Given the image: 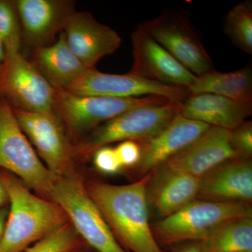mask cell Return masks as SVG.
Instances as JSON below:
<instances>
[{"mask_svg": "<svg viewBox=\"0 0 252 252\" xmlns=\"http://www.w3.org/2000/svg\"><path fill=\"white\" fill-rule=\"evenodd\" d=\"M199 243L203 252L252 251V217L225 222Z\"/></svg>", "mask_w": 252, "mask_h": 252, "instance_id": "obj_22", "label": "cell"}, {"mask_svg": "<svg viewBox=\"0 0 252 252\" xmlns=\"http://www.w3.org/2000/svg\"><path fill=\"white\" fill-rule=\"evenodd\" d=\"M175 252H203V251L200 248L199 242H196V243L185 245V246L178 249Z\"/></svg>", "mask_w": 252, "mask_h": 252, "instance_id": "obj_30", "label": "cell"}, {"mask_svg": "<svg viewBox=\"0 0 252 252\" xmlns=\"http://www.w3.org/2000/svg\"><path fill=\"white\" fill-rule=\"evenodd\" d=\"M8 200V195L6 193V189L4 185H3L2 181L0 178V209L2 208L4 204L6 203Z\"/></svg>", "mask_w": 252, "mask_h": 252, "instance_id": "obj_31", "label": "cell"}, {"mask_svg": "<svg viewBox=\"0 0 252 252\" xmlns=\"http://www.w3.org/2000/svg\"><path fill=\"white\" fill-rule=\"evenodd\" d=\"M131 41L134 59L131 74L187 89L196 79L193 73L151 37L141 25L132 33Z\"/></svg>", "mask_w": 252, "mask_h": 252, "instance_id": "obj_13", "label": "cell"}, {"mask_svg": "<svg viewBox=\"0 0 252 252\" xmlns=\"http://www.w3.org/2000/svg\"><path fill=\"white\" fill-rule=\"evenodd\" d=\"M55 97L56 115L74 136L91 132L104 123L134 107L169 101L156 96L119 98L79 95L57 89H55Z\"/></svg>", "mask_w": 252, "mask_h": 252, "instance_id": "obj_8", "label": "cell"}, {"mask_svg": "<svg viewBox=\"0 0 252 252\" xmlns=\"http://www.w3.org/2000/svg\"><path fill=\"white\" fill-rule=\"evenodd\" d=\"M28 59L57 90H67L88 70L68 47L63 32L56 41L34 50Z\"/></svg>", "mask_w": 252, "mask_h": 252, "instance_id": "obj_19", "label": "cell"}, {"mask_svg": "<svg viewBox=\"0 0 252 252\" xmlns=\"http://www.w3.org/2000/svg\"><path fill=\"white\" fill-rule=\"evenodd\" d=\"M0 167L36 191L49 195L57 176L44 166L18 125L11 105L0 95Z\"/></svg>", "mask_w": 252, "mask_h": 252, "instance_id": "obj_7", "label": "cell"}, {"mask_svg": "<svg viewBox=\"0 0 252 252\" xmlns=\"http://www.w3.org/2000/svg\"><path fill=\"white\" fill-rule=\"evenodd\" d=\"M211 126L187 119L177 114L157 135L137 141L141 148L140 161L136 165L142 175L156 169L198 139Z\"/></svg>", "mask_w": 252, "mask_h": 252, "instance_id": "obj_16", "label": "cell"}, {"mask_svg": "<svg viewBox=\"0 0 252 252\" xmlns=\"http://www.w3.org/2000/svg\"><path fill=\"white\" fill-rule=\"evenodd\" d=\"M6 49L0 74V95L14 109L56 116L55 89L20 51Z\"/></svg>", "mask_w": 252, "mask_h": 252, "instance_id": "obj_6", "label": "cell"}, {"mask_svg": "<svg viewBox=\"0 0 252 252\" xmlns=\"http://www.w3.org/2000/svg\"><path fill=\"white\" fill-rule=\"evenodd\" d=\"M0 178L10 202L0 252H22L65 224L67 217L57 204L33 195L9 174Z\"/></svg>", "mask_w": 252, "mask_h": 252, "instance_id": "obj_2", "label": "cell"}, {"mask_svg": "<svg viewBox=\"0 0 252 252\" xmlns=\"http://www.w3.org/2000/svg\"><path fill=\"white\" fill-rule=\"evenodd\" d=\"M94 161L97 170L105 174H115L122 168L115 149L107 146L94 152Z\"/></svg>", "mask_w": 252, "mask_h": 252, "instance_id": "obj_27", "label": "cell"}, {"mask_svg": "<svg viewBox=\"0 0 252 252\" xmlns=\"http://www.w3.org/2000/svg\"><path fill=\"white\" fill-rule=\"evenodd\" d=\"M224 32L233 44L246 54H252V3L245 1L228 11Z\"/></svg>", "mask_w": 252, "mask_h": 252, "instance_id": "obj_23", "label": "cell"}, {"mask_svg": "<svg viewBox=\"0 0 252 252\" xmlns=\"http://www.w3.org/2000/svg\"><path fill=\"white\" fill-rule=\"evenodd\" d=\"M155 180L147 192L148 200L162 218L171 215L197 199L200 178L180 172L156 169Z\"/></svg>", "mask_w": 252, "mask_h": 252, "instance_id": "obj_20", "label": "cell"}, {"mask_svg": "<svg viewBox=\"0 0 252 252\" xmlns=\"http://www.w3.org/2000/svg\"><path fill=\"white\" fill-rule=\"evenodd\" d=\"M13 110L18 125L34 144L47 168L57 177L63 175L70 162L73 149L59 118L18 109Z\"/></svg>", "mask_w": 252, "mask_h": 252, "instance_id": "obj_14", "label": "cell"}, {"mask_svg": "<svg viewBox=\"0 0 252 252\" xmlns=\"http://www.w3.org/2000/svg\"><path fill=\"white\" fill-rule=\"evenodd\" d=\"M0 39L5 48L21 52L22 31L15 0H0Z\"/></svg>", "mask_w": 252, "mask_h": 252, "instance_id": "obj_24", "label": "cell"}, {"mask_svg": "<svg viewBox=\"0 0 252 252\" xmlns=\"http://www.w3.org/2000/svg\"><path fill=\"white\" fill-rule=\"evenodd\" d=\"M149 177L127 185L94 183L89 188L114 237L132 252H163L149 223Z\"/></svg>", "mask_w": 252, "mask_h": 252, "instance_id": "obj_1", "label": "cell"}, {"mask_svg": "<svg viewBox=\"0 0 252 252\" xmlns=\"http://www.w3.org/2000/svg\"><path fill=\"white\" fill-rule=\"evenodd\" d=\"M190 94H213L239 102H252V69L248 64L231 72L213 70L197 77L189 88Z\"/></svg>", "mask_w": 252, "mask_h": 252, "instance_id": "obj_21", "label": "cell"}, {"mask_svg": "<svg viewBox=\"0 0 252 252\" xmlns=\"http://www.w3.org/2000/svg\"><path fill=\"white\" fill-rule=\"evenodd\" d=\"M212 202L248 203L252 199V165L238 158L222 164L200 178L198 197Z\"/></svg>", "mask_w": 252, "mask_h": 252, "instance_id": "obj_17", "label": "cell"}, {"mask_svg": "<svg viewBox=\"0 0 252 252\" xmlns=\"http://www.w3.org/2000/svg\"><path fill=\"white\" fill-rule=\"evenodd\" d=\"M196 200L152 225L158 244L172 245L187 240L200 242L225 222L252 217L251 208L247 203Z\"/></svg>", "mask_w": 252, "mask_h": 252, "instance_id": "obj_3", "label": "cell"}, {"mask_svg": "<svg viewBox=\"0 0 252 252\" xmlns=\"http://www.w3.org/2000/svg\"><path fill=\"white\" fill-rule=\"evenodd\" d=\"M75 238L67 224L54 230L23 252H68L74 247Z\"/></svg>", "mask_w": 252, "mask_h": 252, "instance_id": "obj_25", "label": "cell"}, {"mask_svg": "<svg viewBox=\"0 0 252 252\" xmlns=\"http://www.w3.org/2000/svg\"><path fill=\"white\" fill-rule=\"evenodd\" d=\"M141 26L195 77L215 70L211 58L198 34L183 16L165 13Z\"/></svg>", "mask_w": 252, "mask_h": 252, "instance_id": "obj_9", "label": "cell"}, {"mask_svg": "<svg viewBox=\"0 0 252 252\" xmlns=\"http://www.w3.org/2000/svg\"><path fill=\"white\" fill-rule=\"evenodd\" d=\"M63 32L68 47L88 69H96L102 58L114 54L122 44L117 32L88 12L75 11Z\"/></svg>", "mask_w": 252, "mask_h": 252, "instance_id": "obj_15", "label": "cell"}, {"mask_svg": "<svg viewBox=\"0 0 252 252\" xmlns=\"http://www.w3.org/2000/svg\"><path fill=\"white\" fill-rule=\"evenodd\" d=\"M8 213H9V210L6 207H2V208L0 209V243H1L3 236H4Z\"/></svg>", "mask_w": 252, "mask_h": 252, "instance_id": "obj_29", "label": "cell"}, {"mask_svg": "<svg viewBox=\"0 0 252 252\" xmlns=\"http://www.w3.org/2000/svg\"><path fill=\"white\" fill-rule=\"evenodd\" d=\"M182 104L165 101L129 109L91 131L74 152L86 157L113 142L141 141L154 137L180 112Z\"/></svg>", "mask_w": 252, "mask_h": 252, "instance_id": "obj_4", "label": "cell"}, {"mask_svg": "<svg viewBox=\"0 0 252 252\" xmlns=\"http://www.w3.org/2000/svg\"><path fill=\"white\" fill-rule=\"evenodd\" d=\"M5 60H6V49H5L4 42L0 39V74L4 67Z\"/></svg>", "mask_w": 252, "mask_h": 252, "instance_id": "obj_32", "label": "cell"}, {"mask_svg": "<svg viewBox=\"0 0 252 252\" xmlns=\"http://www.w3.org/2000/svg\"><path fill=\"white\" fill-rule=\"evenodd\" d=\"M252 252V251H242V252Z\"/></svg>", "mask_w": 252, "mask_h": 252, "instance_id": "obj_33", "label": "cell"}, {"mask_svg": "<svg viewBox=\"0 0 252 252\" xmlns=\"http://www.w3.org/2000/svg\"><path fill=\"white\" fill-rule=\"evenodd\" d=\"M86 96L132 98L147 96L162 97L177 103H183L190 95L188 89L166 85L131 74H107L96 69H88L67 90Z\"/></svg>", "mask_w": 252, "mask_h": 252, "instance_id": "obj_10", "label": "cell"}, {"mask_svg": "<svg viewBox=\"0 0 252 252\" xmlns=\"http://www.w3.org/2000/svg\"><path fill=\"white\" fill-rule=\"evenodd\" d=\"M49 195L94 250L98 252H126L77 177L72 175L57 177Z\"/></svg>", "mask_w": 252, "mask_h": 252, "instance_id": "obj_5", "label": "cell"}, {"mask_svg": "<svg viewBox=\"0 0 252 252\" xmlns=\"http://www.w3.org/2000/svg\"><path fill=\"white\" fill-rule=\"evenodd\" d=\"M114 149L122 167L136 166L140 161L141 148L137 141H124Z\"/></svg>", "mask_w": 252, "mask_h": 252, "instance_id": "obj_28", "label": "cell"}, {"mask_svg": "<svg viewBox=\"0 0 252 252\" xmlns=\"http://www.w3.org/2000/svg\"><path fill=\"white\" fill-rule=\"evenodd\" d=\"M22 31L21 54L27 58L34 50L54 43L69 17L74 3L66 0H15Z\"/></svg>", "mask_w": 252, "mask_h": 252, "instance_id": "obj_11", "label": "cell"}, {"mask_svg": "<svg viewBox=\"0 0 252 252\" xmlns=\"http://www.w3.org/2000/svg\"><path fill=\"white\" fill-rule=\"evenodd\" d=\"M252 102H236L213 94H190L182 104L180 114L187 119L229 131L251 116Z\"/></svg>", "mask_w": 252, "mask_h": 252, "instance_id": "obj_18", "label": "cell"}, {"mask_svg": "<svg viewBox=\"0 0 252 252\" xmlns=\"http://www.w3.org/2000/svg\"><path fill=\"white\" fill-rule=\"evenodd\" d=\"M230 143L240 158H250L252 154V122H244L230 131Z\"/></svg>", "mask_w": 252, "mask_h": 252, "instance_id": "obj_26", "label": "cell"}, {"mask_svg": "<svg viewBox=\"0 0 252 252\" xmlns=\"http://www.w3.org/2000/svg\"><path fill=\"white\" fill-rule=\"evenodd\" d=\"M240 158L230 143V131L210 127L157 169L201 178L222 164Z\"/></svg>", "mask_w": 252, "mask_h": 252, "instance_id": "obj_12", "label": "cell"}]
</instances>
